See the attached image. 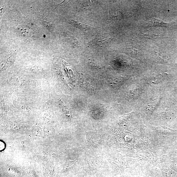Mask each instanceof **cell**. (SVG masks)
I'll return each instance as SVG.
<instances>
[{"label":"cell","mask_w":177,"mask_h":177,"mask_svg":"<svg viewBox=\"0 0 177 177\" xmlns=\"http://www.w3.org/2000/svg\"><path fill=\"white\" fill-rule=\"evenodd\" d=\"M0 145H1V150H2L5 148V145L3 142H1V144Z\"/></svg>","instance_id":"obj_8"},{"label":"cell","mask_w":177,"mask_h":177,"mask_svg":"<svg viewBox=\"0 0 177 177\" xmlns=\"http://www.w3.org/2000/svg\"><path fill=\"white\" fill-rule=\"evenodd\" d=\"M67 23L72 25L74 27L78 28L80 30H85V29L83 28L81 23L78 22L74 21L73 20H68L67 21Z\"/></svg>","instance_id":"obj_3"},{"label":"cell","mask_w":177,"mask_h":177,"mask_svg":"<svg viewBox=\"0 0 177 177\" xmlns=\"http://www.w3.org/2000/svg\"><path fill=\"white\" fill-rule=\"evenodd\" d=\"M127 52H130V53L132 55H136L137 53V51L136 49L134 48H129L127 49Z\"/></svg>","instance_id":"obj_7"},{"label":"cell","mask_w":177,"mask_h":177,"mask_svg":"<svg viewBox=\"0 0 177 177\" xmlns=\"http://www.w3.org/2000/svg\"><path fill=\"white\" fill-rule=\"evenodd\" d=\"M90 6L89 2H86L80 4L79 8L80 10H83Z\"/></svg>","instance_id":"obj_6"},{"label":"cell","mask_w":177,"mask_h":177,"mask_svg":"<svg viewBox=\"0 0 177 177\" xmlns=\"http://www.w3.org/2000/svg\"><path fill=\"white\" fill-rule=\"evenodd\" d=\"M167 56L162 53H159L157 55V59L160 61L163 62L167 59Z\"/></svg>","instance_id":"obj_4"},{"label":"cell","mask_w":177,"mask_h":177,"mask_svg":"<svg viewBox=\"0 0 177 177\" xmlns=\"http://www.w3.org/2000/svg\"><path fill=\"white\" fill-rule=\"evenodd\" d=\"M148 25L152 27H167L168 24L164 23V22L161 20H159L156 18H152L148 23Z\"/></svg>","instance_id":"obj_1"},{"label":"cell","mask_w":177,"mask_h":177,"mask_svg":"<svg viewBox=\"0 0 177 177\" xmlns=\"http://www.w3.org/2000/svg\"><path fill=\"white\" fill-rule=\"evenodd\" d=\"M144 37L148 38H149L153 40L154 38V39L159 38V36L156 35L151 34H144Z\"/></svg>","instance_id":"obj_5"},{"label":"cell","mask_w":177,"mask_h":177,"mask_svg":"<svg viewBox=\"0 0 177 177\" xmlns=\"http://www.w3.org/2000/svg\"><path fill=\"white\" fill-rule=\"evenodd\" d=\"M122 12L118 10L111 11L109 12L110 17L113 19L118 20L123 18L124 16Z\"/></svg>","instance_id":"obj_2"}]
</instances>
